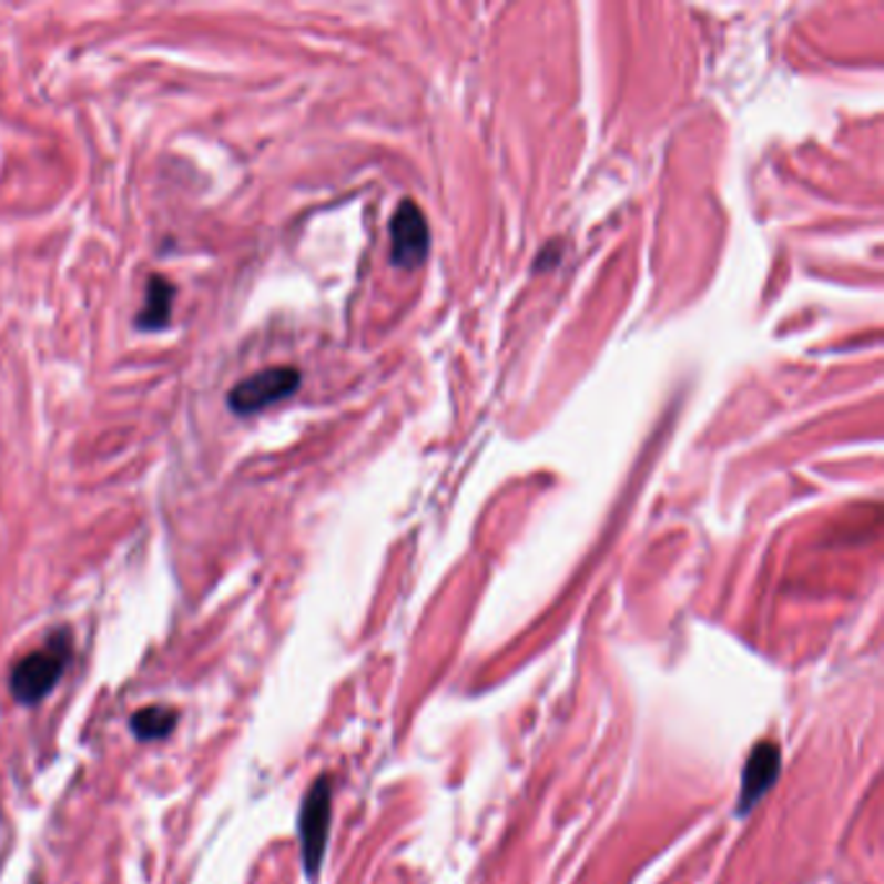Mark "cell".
I'll list each match as a JSON object with an SVG mask.
<instances>
[{
	"label": "cell",
	"mask_w": 884,
	"mask_h": 884,
	"mask_svg": "<svg viewBox=\"0 0 884 884\" xmlns=\"http://www.w3.org/2000/svg\"><path fill=\"white\" fill-rule=\"evenodd\" d=\"M172 306H174V286L164 275H151L145 283V298L141 312H138L135 325L149 333H159V329L169 327L172 322Z\"/></svg>",
	"instance_id": "obj_6"
},
{
	"label": "cell",
	"mask_w": 884,
	"mask_h": 884,
	"mask_svg": "<svg viewBox=\"0 0 884 884\" xmlns=\"http://www.w3.org/2000/svg\"><path fill=\"white\" fill-rule=\"evenodd\" d=\"M302 387V372L294 366H273L242 379L228 392V407L236 415H255L275 403H283Z\"/></svg>",
	"instance_id": "obj_1"
},
{
	"label": "cell",
	"mask_w": 884,
	"mask_h": 884,
	"mask_svg": "<svg viewBox=\"0 0 884 884\" xmlns=\"http://www.w3.org/2000/svg\"><path fill=\"white\" fill-rule=\"evenodd\" d=\"M65 653L63 651H34L13 667L11 693L19 703L34 705L48 698L63 678Z\"/></svg>",
	"instance_id": "obj_3"
},
{
	"label": "cell",
	"mask_w": 884,
	"mask_h": 884,
	"mask_svg": "<svg viewBox=\"0 0 884 884\" xmlns=\"http://www.w3.org/2000/svg\"><path fill=\"white\" fill-rule=\"evenodd\" d=\"M329 817H333V786L327 779H319L306 794L298 817V837H302L304 868L309 880H317L322 858L327 851Z\"/></svg>",
	"instance_id": "obj_2"
},
{
	"label": "cell",
	"mask_w": 884,
	"mask_h": 884,
	"mask_svg": "<svg viewBox=\"0 0 884 884\" xmlns=\"http://www.w3.org/2000/svg\"><path fill=\"white\" fill-rule=\"evenodd\" d=\"M428 224L420 207L413 200L399 203L397 213L392 215V260H395V265L407 267V271L418 267L428 255Z\"/></svg>",
	"instance_id": "obj_4"
},
{
	"label": "cell",
	"mask_w": 884,
	"mask_h": 884,
	"mask_svg": "<svg viewBox=\"0 0 884 884\" xmlns=\"http://www.w3.org/2000/svg\"><path fill=\"white\" fill-rule=\"evenodd\" d=\"M176 726V711L166 709V705H149V709H141L130 721V729L141 742H156L164 740L174 732Z\"/></svg>",
	"instance_id": "obj_7"
},
{
	"label": "cell",
	"mask_w": 884,
	"mask_h": 884,
	"mask_svg": "<svg viewBox=\"0 0 884 884\" xmlns=\"http://www.w3.org/2000/svg\"><path fill=\"white\" fill-rule=\"evenodd\" d=\"M779 768H781V752L773 742H760L758 748L750 752L748 765H744L740 812H750L752 806L763 799L765 791L775 783Z\"/></svg>",
	"instance_id": "obj_5"
}]
</instances>
